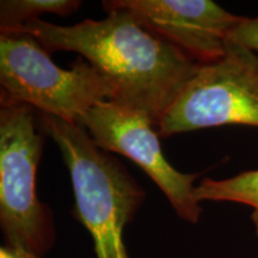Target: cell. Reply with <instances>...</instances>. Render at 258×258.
Here are the masks:
<instances>
[{
    "instance_id": "6da1fadb",
    "label": "cell",
    "mask_w": 258,
    "mask_h": 258,
    "mask_svg": "<svg viewBox=\"0 0 258 258\" xmlns=\"http://www.w3.org/2000/svg\"><path fill=\"white\" fill-rule=\"evenodd\" d=\"M105 12L101 21L59 25L38 19L0 31L31 35L49 53L79 54L110 86L111 101L143 112L157 128L199 63L144 28L127 10Z\"/></svg>"
},
{
    "instance_id": "7a4b0ae2",
    "label": "cell",
    "mask_w": 258,
    "mask_h": 258,
    "mask_svg": "<svg viewBox=\"0 0 258 258\" xmlns=\"http://www.w3.org/2000/svg\"><path fill=\"white\" fill-rule=\"evenodd\" d=\"M38 122L59 147L72 180L73 214L91 235L96 257L131 258L123 233L143 205L144 189L80 124L46 114Z\"/></svg>"
},
{
    "instance_id": "3957f363",
    "label": "cell",
    "mask_w": 258,
    "mask_h": 258,
    "mask_svg": "<svg viewBox=\"0 0 258 258\" xmlns=\"http://www.w3.org/2000/svg\"><path fill=\"white\" fill-rule=\"evenodd\" d=\"M0 104L30 105L41 114L78 123L90 109L112 98V90L88 61L60 69L31 35L0 31Z\"/></svg>"
},
{
    "instance_id": "277c9868",
    "label": "cell",
    "mask_w": 258,
    "mask_h": 258,
    "mask_svg": "<svg viewBox=\"0 0 258 258\" xmlns=\"http://www.w3.org/2000/svg\"><path fill=\"white\" fill-rule=\"evenodd\" d=\"M44 132L30 105L0 108V227L5 246L43 257L55 243L53 213L36 192Z\"/></svg>"
},
{
    "instance_id": "5b68a950",
    "label": "cell",
    "mask_w": 258,
    "mask_h": 258,
    "mask_svg": "<svg viewBox=\"0 0 258 258\" xmlns=\"http://www.w3.org/2000/svg\"><path fill=\"white\" fill-rule=\"evenodd\" d=\"M228 124L258 128V54L231 41L219 59L198 64L157 132L170 138Z\"/></svg>"
},
{
    "instance_id": "8992f818",
    "label": "cell",
    "mask_w": 258,
    "mask_h": 258,
    "mask_svg": "<svg viewBox=\"0 0 258 258\" xmlns=\"http://www.w3.org/2000/svg\"><path fill=\"white\" fill-rule=\"evenodd\" d=\"M79 124L102 150L133 160L159 186L180 219L198 224L202 213L195 194L199 175L180 172L167 161L159 134L146 115L108 99L90 109Z\"/></svg>"
},
{
    "instance_id": "52a82bcc",
    "label": "cell",
    "mask_w": 258,
    "mask_h": 258,
    "mask_svg": "<svg viewBox=\"0 0 258 258\" xmlns=\"http://www.w3.org/2000/svg\"><path fill=\"white\" fill-rule=\"evenodd\" d=\"M102 5L104 11L127 10L199 64L222 56L228 34L243 18L211 0H110Z\"/></svg>"
},
{
    "instance_id": "ba28073f",
    "label": "cell",
    "mask_w": 258,
    "mask_h": 258,
    "mask_svg": "<svg viewBox=\"0 0 258 258\" xmlns=\"http://www.w3.org/2000/svg\"><path fill=\"white\" fill-rule=\"evenodd\" d=\"M199 202H235L253 209L251 220L254 231L258 230V170L245 171L226 179H212L206 177L196 185Z\"/></svg>"
},
{
    "instance_id": "9c48e42d",
    "label": "cell",
    "mask_w": 258,
    "mask_h": 258,
    "mask_svg": "<svg viewBox=\"0 0 258 258\" xmlns=\"http://www.w3.org/2000/svg\"><path fill=\"white\" fill-rule=\"evenodd\" d=\"M82 6L79 0H2L0 30H10L38 21L44 14L66 17Z\"/></svg>"
},
{
    "instance_id": "30bf717a",
    "label": "cell",
    "mask_w": 258,
    "mask_h": 258,
    "mask_svg": "<svg viewBox=\"0 0 258 258\" xmlns=\"http://www.w3.org/2000/svg\"><path fill=\"white\" fill-rule=\"evenodd\" d=\"M227 41L234 42L258 53V16L253 18H241L239 23L228 34Z\"/></svg>"
},
{
    "instance_id": "8fae6325",
    "label": "cell",
    "mask_w": 258,
    "mask_h": 258,
    "mask_svg": "<svg viewBox=\"0 0 258 258\" xmlns=\"http://www.w3.org/2000/svg\"><path fill=\"white\" fill-rule=\"evenodd\" d=\"M0 258H42L17 247H10L3 245L0 247Z\"/></svg>"
},
{
    "instance_id": "7c38bea8",
    "label": "cell",
    "mask_w": 258,
    "mask_h": 258,
    "mask_svg": "<svg viewBox=\"0 0 258 258\" xmlns=\"http://www.w3.org/2000/svg\"><path fill=\"white\" fill-rule=\"evenodd\" d=\"M256 234H257V235H258V230H257V231H256Z\"/></svg>"
}]
</instances>
